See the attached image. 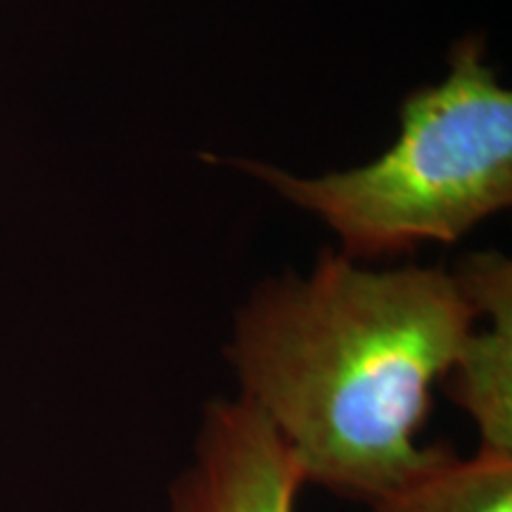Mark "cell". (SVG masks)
<instances>
[{
    "mask_svg": "<svg viewBox=\"0 0 512 512\" xmlns=\"http://www.w3.org/2000/svg\"><path fill=\"white\" fill-rule=\"evenodd\" d=\"M475 323L456 273L323 254L309 275L259 287L226 354L304 482L370 503L444 446L420 434Z\"/></svg>",
    "mask_w": 512,
    "mask_h": 512,
    "instance_id": "1",
    "label": "cell"
},
{
    "mask_svg": "<svg viewBox=\"0 0 512 512\" xmlns=\"http://www.w3.org/2000/svg\"><path fill=\"white\" fill-rule=\"evenodd\" d=\"M448 67L408 95L399 138L373 162L318 178L245 169L320 216L354 261L458 242L512 202V93L484 62L482 38H463Z\"/></svg>",
    "mask_w": 512,
    "mask_h": 512,
    "instance_id": "2",
    "label": "cell"
},
{
    "mask_svg": "<svg viewBox=\"0 0 512 512\" xmlns=\"http://www.w3.org/2000/svg\"><path fill=\"white\" fill-rule=\"evenodd\" d=\"M304 484L290 448L254 406L211 401L195 460L171 486V510L294 512Z\"/></svg>",
    "mask_w": 512,
    "mask_h": 512,
    "instance_id": "3",
    "label": "cell"
},
{
    "mask_svg": "<svg viewBox=\"0 0 512 512\" xmlns=\"http://www.w3.org/2000/svg\"><path fill=\"white\" fill-rule=\"evenodd\" d=\"M458 283L489 323L472 325L446 375V392L470 415L479 448L512 456V268L501 254H477L456 271Z\"/></svg>",
    "mask_w": 512,
    "mask_h": 512,
    "instance_id": "4",
    "label": "cell"
},
{
    "mask_svg": "<svg viewBox=\"0 0 512 512\" xmlns=\"http://www.w3.org/2000/svg\"><path fill=\"white\" fill-rule=\"evenodd\" d=\"M373 512H512V456L451 446L370 501Z\"/></svg>",
    "mask_w": 512,
    "mask_h": 512,
    "instance_id": "5",
    "label": "cell"
}]
</instances>
